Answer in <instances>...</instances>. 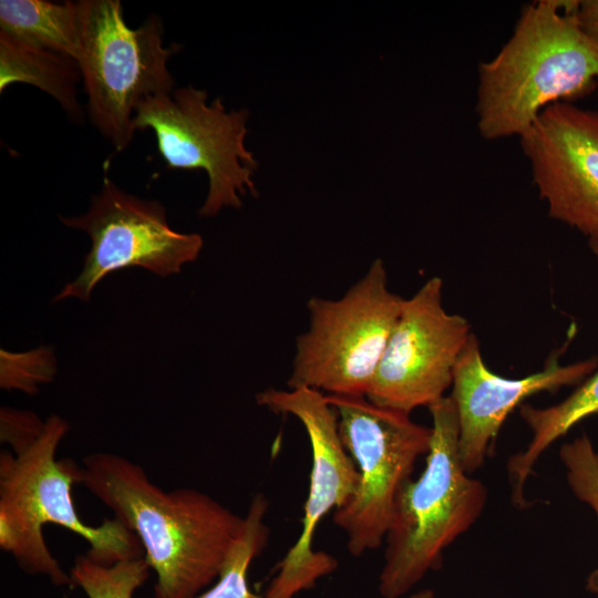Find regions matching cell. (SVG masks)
Instances as JSON below:
<instances>
[{
  "label": "cell",
  "mask_w": 598,
  "mask_h": 598,
  "mask_svg": "<svg viewBox=\"0 0 598 598\" xmlns=\"http://www.w3.org/2000/svg\"><path fill=\"white\" fill-rule=\"evenodd\" d=\"M256 401L275 413L295 416L305 427L311 447L301 532L278 564V573L265 592L268 598H293L337 569V559L315 550L312 542L320 520L354 495L359 472L341 441L337 413L324 393L309 388H268L256 395Z\"/></svg>",
  "instance_id": "9c48e42d"
},
{
  "label": "cell",
  "mask_w": 598,
  "mask_h": 598,
  "mask_svg": "<svg viewBox=\"0 0 598 598\" xmlns=\"http://www.w3.org/2000/svg\"><path fill=\"white\" fill-rule=\"evenodd\" d=\"M577 17L586 33L598 47V0H579Z\"/></svg>",
  "instance_id": "44dd1931"
},
{
  "label": "cell",
  "mask_w": 598,
  "mask_h": 598,
  "mask_svg": "<svg viewBox=\"0 0 598 598\" xmlns=\"http://www.w3.org/2000/svg\"><path fill=\"white\" fill-rule=\"evenodd\" d=\"M432 426L426 464L400 489L385 535L379 576L383 598H402L429 571L442 567L444 550L478 519L487 488L462 466L457 412L451 396L429 406Z\"/></svg>",
  "instance_id": "277c9868"
},
{
  "label": "cell",
  "mask_w": 598,
  "mask_h": 598,
  "mask_svg": "<svg viewBox=\"0 0 598 598\" xmlns=\"http://www.w3.org/2000/svg\"><path fill=\"white\" fill-rule=\"evenodd\" d=\"M150 571L144 557L105 566L83 554L74 558L70 577L72 587L82 589L87 598H133Z\"/></svg>",
  "instance_id": "ac0fdd59"
},
{
  "label": "cell",
  "mask_w": 598,
  "mask_h": 598,
  "mask_svg": "<svg viewBox=\"0 0 598 598\" xmlns=\"http://www.w3.org/2000/svg\"><path fill=\"white\" fill-rule=\"evenodd\" d=\"M82 79L68 55L22 43L0 32V91L14 83L31 84L52 96L75 122L83 120L78 97Z\"/></svg>",
  "instance_id": "9a60e30c"
},
{
  "label": "cell",
  "mask_w": 598,
  "mask_h": 598,
  "mask_svg": "<svg viewBox=\"0 0 598 598\" xmlns=\"http://www.w3.org/2000/svg\"><path fill=\"white\" fill-rule=\"evenodd\" d=\"M519 414L532 431L525 450L513 455L507 463L512 485V499L520 508L527 505L524 487L543 453L584 419L598 414V370L561 402L535 408L519 406Z\"/></svg>",
  "instance_id": "5bb4252c"
},
{
  "label": "cell",
  "mask_w": 598,
  "mask_h": 598,
  "mask_svg": "<svg viewBox=\"0 0 598 598\" xmlns=\"http://www.w3.org/2000/svg\"><path fill=\"white\" fill-rule=\"evenodd\" d=\"M406 598H435V594L432 589H421L416 592L409 595Z\"/></svg>",
  "instance_id": "7402d4cb"
},
{
  "label": "cell",
  "mask_w": 598,
  "mask_h": 598,
  "mask_svg": "<svg viewBox=\"0 0 598 598\" xmlns=\"http://www.w3.org/2000/svg\"><path fill=\"white\" fill-rule=\"evenodd\" d=\"M442 298L443 280L432 277L404 299L365 394L370 402L410 414L445 396L473 333L464 317L445 310Z\"/></svg>",
  "instance_id": "8fae6325"
},
{
  "label": "cell",
  "mask_w": 598,
  "mask_h": 598,
  "mask_svg": "<svg viewBox=\"0 0 598 598\" xmlns=\"http://www.w3.org/2000/svg\"><path fill=\"white\" fill-rule=\"evenodd\" d=\"M579 0L526 4L513 34L478 65L477 128L485 140L520 137L539 114L598 83V47L581 27Z\"/></svg>",
  "instance_id": "7a4b0ae2"
},
{
  "label": "cell",
  "mask_w": 598,
  "mask_h": 598,
  "mask_svg": "<svg viewBox=\"0 0 598 598\" xmlns=\"http://www.w3.org/2000/svg\"><path fill=\"white\" fill-rule=\"evenodd\" d=\"M326 398L359 472L354 495L333 512V522L347 536L348 551L360 557L384 542L396 496L412 478L419 457L429 452L431 427L412 421L409 413L379 406L365 395Z\"/></svg>",
  "instance_id": "52a82bcc"
},
{
  "label": "cell",
  "mask_w": 598,
  "mask_h": 598,
  "mask_svg": "<svg viewBox=\"0 0 598 598\" xmlns=\"http://www.w3.org/2000/svg\"><path fill=\"white\" fill-rule=\"evenodd\" d=\"M69 424L50 415L39 437L23 451L0 453V547L29 575L47 577L55 586H72L43 536L45 524L59 525L86 540L93 561L111 566L144 557L138 537L120 519L106 518L97 526L85 524L72 497L80 483V465L56 458Z\"/></svg>",
  "instance_id": "3957f363"
},
{
  "label": "cell",
  "mask_w": 598,
  "mask_h": 598,
  "mask_svg": "<svg viewBox=\"0 0 598 598\" xmlns=\"http://www.w3.org/2000/svg\"><path fill=\"white\" fill-rule=\"evenodd\" d=\"M268 501L256 494L243 518V525L217 581L195 598H268L250 590L248 570L252 560L266 547L269 528L265 523Z\"/></svg>",
  "instance_id": "e0dca14e"
},
{
  "label": "cell",
  "mask_w": 598,
  "mask_h": 598,
  "mask_svg": "<svg viewBox=\"0 0 598 598\" xmlns=\"http://www.w3.org/2000/svg\"><path fill=\"white\" fill-rule=\"evenodd\" d=\"M404 299L392 292L381 259L338 299L311 297L310 324L296 339L289 389L365 395Z\"/></svg>",
  "instance_id": "8992f818"
},
{
  "label": "cell",
  "mask_w": 598,
  "mask_h": 598,
  "mask_svg": "<svg viewBox=\"0 0 598 598\" xmlns=\"http://www.w3.org/2000/svg\"><path fill=\"white\" fill-rule=\"evenodd\" d=\"M588 245L594 256L598 259V238L588 239Z\"/></svg>",
  "instance_id": "603a6c76"
},
{
  "label": "cell",
  "mask_w": 598,
  "mask_h": 598,
  "mask_svg": "<svg viewBox=\"0 0 598 598\" xmlns=\"http://www.w3.org/2000/svg\"><path fill=\"white\" fill-rule=\"evenodd\" d=\"M80 484L140 539L156 575L155 598H195L217 579L243 518L209 495L154 484L144 468L117 454H89Z\"/></svg>",
  "instance_id": "6da1fadb"
},
{
  "label": "cell",
  "mask_w": 598,
  "mask_h": 598,
  "mask_svg": "<svg viewBox=\"0 0 598 598\" xmlns=\"http://www.w3.org/2000/svg\"><path fill=\"white\" fill-rule=\"evenodd\" d=\"M60 219L66 227L85 231L91 249L80 275L55 300L74 297L87 301L99 281L126 267H143L158 276L177 274L203 248L200 235L169 227L158 200L128 194L107 177L86 213Z\"/></svg>",
  "instance_id": "30bf717a"
},
{
  "label": "cell",
  "mask_w": 598,
  "mask_h": 598,
  "mask_svg": "<svg viewBox=\"0 0 598 598\" xmlns=\"http://www.w3.org/2000/svg\"><path fill=\"white\" fill-rule=\"evenodd\" d=\"M559 458L573 494L595 512L598 520V446L582 433L560 446ZM586 589L598 598V566L588 575Z\"/></svg>",
  "instance_id": "d6986e66"
},
{
  "label": "cell",
  "mask_w": 598,
  "mask_h": 598,
  "mask_svg": "<svg viewBox=\"0 0 598 598\" xmlns=\"http://www.w3.org/2000/svg\"><path fill=\"white\" fill-rule=\"evenodd\" d=\"M519 140L549 216L598 238V112L555 103Z\"/></svg>",
  "instance_id": "7c38bea8"
},
{
  "label": "cell",
  "mask_w": 598,
  "mask_h": 598,
  "mask_svg": "<svg viewBox=\"0 0 598 598\" xmlns=\"http://www.w3.org/2000/svg\"><path fill=\"white\" fill-rule=\"evenodd\" d=\"M0 32L76 61L81 38L79 1L1 0Z\"/></svg>",
  "instance_id": "2e32d148"
},
{
  "label": "cell",
  "mask_w": 598,
  "mask_h": 598,
  "mask_svg": "<svg viewBox=\"0 0 598 598\" xmlns=\"http://www.w3.org/2000/svg\"><path fill=\"white\" fill-rule=\"evenodd\" d=\"M192 85L148 96L134 114L136 131L152 130L169 168L203 169L208 193L198 214L212 217L224 207L239 208L241 196H256L257 161L245 146L248 112L226 111L220 99Z\"/></svg>",
  "instance_id": "ba28073f"
},
{
  "label": "cell",
  "mask_w": 598,
  "mask_h": 598,
  "mask_svg": "<svg viewBox=\"0 0 598 598\" xmlns=\"http://www.w3.org/2000/svg\"><path fill=\"white\" fill-rule=\"evenodd\" d=\"M597 367L596 357L561 364L555 353L540 371L519 379L501 377L485 365L473 333L454 368L450 395L457 412V447L463 468L473 474L483 466L507 416L526 399L577 385Z\"/></svg>",
  "instance_id": "4fadbf2b"
},
{
  "label": "cell",
  "mask_w": 598,
  "mask_h": 598,
  "mask_svg": "<svg viewBox=\"0 0 598 598\" xmlns=\"http://www.w3.org/2000/svg\"><path fill=\"white\" fill-rule=\"evenodd\" d=\"M79 6L76 62L87 94V113L100 133L121 152L134 136L140 103L174 90L167 63L182 47H164L158 16H150L136 29L127 27L120 0H81Z\"/></svg>",
  "instance_id": "5b68a950"
},
{
  "label": "cell",
  "mask_w": 598,
  "mask_h": 598,
  "mask_svg": "<svg viewBox=\"0 0 598 598\" xmlns=\"http://www.w3.org/2000/svg\"><path fill=\"white\" fill-rule=\"evenodd\" d=\"M44 422L31 412L1 409V441L17 454L30 446L41 434Z\"/></svg>",
  "instance_id": "ffe728a7"
}]
</instances>
